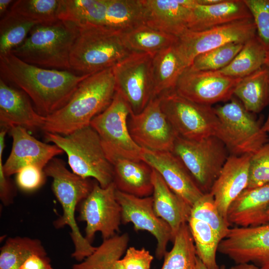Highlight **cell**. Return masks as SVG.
<instances>
[{
    "label": "cell",
    "mask_w": 269,
    "mask_h": 269,
    "mask_svg": "<svg viewBox=\"0 0 269 269\" xmlns=\"http://www.w3.org/2000/svg\"><path fill=\"white\" fill-rule=\"evenodd\" d=\"M90 75L41 68L23 61L11 52L0 54V78L22 90L43 116L64 106Z\"/></svg>",
    "instance_id": "obj_1"
},
{
    "label": "cell",
    "mask_w": 269,
    "mask_h": 269,
    "mask_svg": "<svg viewBox=\"0 0 269 269\" xmlns=\"http://www.w3.org/2000/svg\"><path fill=\"white\" fill-rule=\"evenodd\" d=\"M116 92L112 68L90 75L78 85L68 102L48 116L42 130L67 135L90 125L112 102Z\"/></svg>",
    "instance_id": "obj_2"
},
{
    "label": "cell",
    "mask_w": 269,
    "mask_h": 269,
    "mask_svg": "<svg viewBox=\"0 0 269 269\" xmlns=\"http://www.w3.org/2000/svg\"><path fill=\"white\" fill-rule=\"evenodd\" d=\"M78 33V25L63 20L36 24L24 41L11 52L32 65L68 70Z\"/></svg>",
    "instance_id": "obj_3"
},
{
    "label": "cell",
    "mask_w": 269,
    "mask_h": 269,
    "mask_svg": "<svg viewBox=\"0 0 269 269\" xmlns=\"http://www.w3.org/2000/svg\"><path fill=\"white\" fill-rule=\"evenodd\" d=\"M46 176L52 178V190L60 203L62 215L54 222L55 228L68 226L75 250L72 254L76 261L81 262L92 255L97 247H93L82 234L75 217L76 207L90 193L94 184L70 171L64 161L54 158L44 168Z\"/></svg>",
    "instance_id": "obj_4"
},
{
    "label": "cell",
    "mask_w": 269,
    "mask_h": 269,
    "mask_svg": "<svg viewBox=\"0 0 269 269\" xmlns=\"http://www.w3.org/2000/svg\"><path fill=\"white\" fill-rule=\"evenodd\" d=\"M45 139L65 152L75 174L95 178L105 188L113 182V169L97 132L90 125L67 135L45 133Z\"/></svg>",
    "instance_id": "obj_5"
},
{
    "label": "cell",
    "mask_w": 269,
    "mask_h": 269,
    "mask_svg": "<svg viewBox=\"0 0 269 269\" xmlns=\"http://www.w3.org/2000/svg\"><path fill=\"white\" fill-rule=\"evenodd\" d=\"M79 26L70 57L71 69L82 75L111 68L132 52L120 33L102 25Z\"/></svg>",
    "instance_id": "obj_6"
},
{
    "label": "cell",
    "mask_w": 269,
    "mask_h": 269,
    "mask_svg": "<svg viewBox=\"0 0 269 269\" xmlns=\"http://www.w3.org/2000/svg\"><path fill=\"white\" fill-rule=\"evenodd\" d=\"M230 100L214 108L219 121L216 136L229 155L253 154L267 143V133L240 101L233 97Z\"/></svg>",
    "instance_id": "obj_7"
},
{
    "label": "cell",
    "mask_w": 269,
    "mask_h": 269,
    "mask_svg": "<svg viewBox=\"0 0 269 269\" xmlns=\"http://www.w3.org/2000/svg\"><path fill=\"white\" fill-rule=\"evenodd\" d=\"M172 152L182 161L200 188L209 193L229 156L216 136L189 139L178 136Z\"/></svg>",
    "instance_id": "obj_8"
},
{
    "label": "cell",
    "mask_w": 269,
    "mask_h": 269,
    "mask_svg": "<svg viewBox=\"0 0 269 269\" xmlns=\"http://www.w3.org/2000/svg\"><path fill=\"white\" fill-rule=\"evenodd\" d=\"M132 112L122 94L116 90L109 106L91 122L90 126L100 136L107 155L141 160L142 148L133 139L128 128Z\"/></svg>",
    "instance_id": "obj_9"
},
{
    "label": "cell",
    "mask_w": 269,
    "mask_h": 269,
    "mask_svg": "<svg viewBox=\"0 0 269 269\" xmlns=\"http://www.w3.org/2000/svg\"><path fill=\"white\" fill-rule=\"evenodd\" d=\"M159 98L162 111L179 136L194 140L216 136L219 121L211 106L193 102L175 90Z\"/></svg>",
    "instance_id": "obj_10"
},
{
    "label": "cell",
    "mask_w": 269,
    "mask_h": 269,
    "mask_svg": "<svg viewBox=\"0 0 269 269\" xmlns=\"http://www.w3.org/2000/svg\"><path fill=\"white\" fill-rule=\"evenodd\" d=\"M257 34L253 17L239 20L201 31L187 30L174 46L187 67L198 55L232 42L244 43Z\"/></svg>",
    "instance_id": "obj_11"
},
{
    "label": "cell",
    "mask_w": 269,
    "mask_h": 269,
    "mask_svg": "<svg viewBox=\"0 0 269 269\" xmlns=\"http://www.w3.org/2000/svg\"><path fill=\"white\" fill-rule=\"evenodd\" d=\"M152 58L147 53L133 52L112 67L116 90L135 114L154 98Z\"/></svg>",
    "instance_id": "obj_12"
},
{
    "label": "cell",
    "mask_w": 269,
    "mask_h": 269,
    "mask_svg": "<svg viewBox=\"0 0 269 269\" xmlns=\"http://www.w3.org/2000/svg\"><path fill=\"white\" fill-rule=\"evenodd\" d=\"M114 182L105 188L95 183L89 195L79 204V220L85 221V238L90 243L96 232H101L103 240L120 231L122 208L116 196Z\"/></svg>",
    "instance_id": "obj_13"
},
{
    "label": "cell",
    "mask_w": 269,
    "mask_h": 269,
    "mask_svg": "<svg viewBox=\"0 0 269 269\" xmlns=\"http://www.w3.org/2000/svg\"><path fill=\"white\" fill-rule=\"evenodd\" d=\"M128 125L133 139L141 148L172 152L178 135L162 111L159 97L151 99L140 113L132 112Z\"/></svg>",
    "instance_id": "obj_14"
},
{
    "label": "cell",
    "mask_w": 269,
    "mask_h": 269,
    "mask_svg": "<svg viewBox=\"0 0 269 269\" xmlns=\"http://www.w3.org/2000/svg\"><path fill=\"white\" fill-rule=\"evenodd\" d=\"M241 79L224 75L217 71L198 70L189 66L180 75L175 91L193 102L211 106L230 100Z\"/></svg>",
    "instance_id": "obj_15"
},
{
    "label": "cell",
    "mask_w": 269,
    "mask_h": 269,
    "mask_svg": "<svg viewBox=\"0 0 269 269\" xmlns=\"http://www.w3.org/2000/svg\"><path fill=\"white\" fill-rule=\"evenodd\" d=\"M218 251L236 264L251 263L269 269V223L230 228Z\"/></svg>",
    "instance_id": "obj_16"
},
{
    "label": "cell",
    "mask_w": 269,
    "mask_h": 269,
    "mask_svg": "<svg viewBox=\"0 0 269 269\" xmlns=\"http://www.w3.org/2000/svg\"><path fill=\"white\" fill-rule=\"evenodd\" d=\"M116 196L122 208V223H132L135 231H146L152 235L157 241L156 258L164 257L168 243L173 242L174 237L168 224L156 215L152 196L139 197L117 189Z\"/></svg>",
    "instance_id": "obj_17"
},
{
    "label": "cell",
    "mask_w": 269,
    "mask_h": 269,
    "mask_svg": "<svg viewBox=\"0 0 269 269\" xmlns=\"http://www.w3.org/2000/svg\"><path fill=\"white\" fill-rule=\"evenodd\" d=\"M141 159L156 171L171 190L191 207L204 195L185 165L172 152L142 148Z\"/></svg>",
    "instance_id": "obj_18"
},
{
    "label": "cell",
    "mask_w": 269,
    "mask_h": 269,
    "mask_svg": "<svg viewBox=\"0 0 269 269\" xmlns=\"http://www.w3.org/2000/svg\"><path fill=\"white\" fill-rule=\"evenodd\" d=\"M8 131L12 138V145L3 164L4 172L7 177L29 165H35L44 169L56 156L64 152L55 144H47L36 139L22 127H12Z\"/></svg>",
    "instance_id": "obj_19"
},
{
    "label": "cell",
    "mask_w": 269,
    "mask_h": 269,
    "mask_svg": "<svg viewBox=\"0 0 269 269\" xmlns=\"http://www.w3.org/2000/svg\"><path fill=\"white\" fill-rule=\"evenodd\" d=\"M252 155H230L210 191L226 220L230 205L248 186Z\"/></svg>",
    "instance_id": "obj_20"
},
{
    "label": "cell",
    "mask_w": 269,
    "mask_h": 269,
    "mask_svg": "<svg viewBox=\"0 0 269 269\" xmlns=\"http://www.w3.org/2000/svg\"><path fill=\"white\" fill-rule=\"evenodd\" d=\"M145 24L176 37L188 30L196 0H142Z\"/></svg>",
    "instance_id": "obj_21"
},
{
    "label": "cell",
    "mask_w": 269,
    "mask_h": 269,
    "mask_svg": "<svg viewBox=\"0 0 269 269\" xmlns=\"http://www.w3.org/2000/svg\"><path fill=\"white\" fill-rule=\"evenodd\" d=\"M45 116L32 107L26 94L10 86L0 78V124L8 130L14 126L35 130L42 129Z\"/></svg>",
    "instance_id": "obj_22"
},
{
    "label": "cell",
    "mask_w": 269,
    "mask_h": 269,
    "mask_svg": "<svg viewBox=\"0 0 269 269\" xmlns=\"http://www.w3.org/2000/svg\"><path fill=\"white\" fill-rule=\"evenodd\" d=\"M107 158L113 167V182L117 190L139 197L152 194V168L149 165L142 160Z\"/></svg>",
    "instance_id": "obj_23"
},
{
    "label": "cell",
    "mask_w": 269,
    "mask_h": 269,
    "mask_svg": "<svg viewBox=\"0 0 269 269\" xmlns=\"http://www.w3.org/2000/svg\"><path fill=\"white\" fill-rule=\"evenodd\" d=\"M196 3L192 8L188 30L201 31L252 16L244 0H223L205 5Z\"/></svg>",
    "instance_id": "obj_24"
},
{
    "label": "cell",
    "mask_w": 269,
    "mask_h": 269,
    "mask_svg": "<svg viewBox=\"0 0 269 269\" xmlns=\"http://www.w3.org/2000/svg\"><path fill=\"white\" fill-rule=\"evenodd\" d=\"M153 208L156 215L166 222L174 237L181 226L188 223L191 207L167 186L152 169Z\"/></svg>",
    "instance_id": "obj_25"
},
{
    "label": "cell",
    "mask_w": 269,
    "mask_h": 269,
    "mask_svg": "<svg viewBox=\"0 0 269 269\" xmlns=\"http://www.w3.org/2000/svg\"><path fill=\"white\" fill-rule=\"evenodd\" d=\"M269 209V183L245 189L230 205L227 219L231 225L257 226Z\"/></svg>",
    "instance_id": "obj_26"
},
{
    "label": "cell",
    "mask_w": 269,
    "mask_h": 269,
    "mask_svg": "<svg viewBox=\"0 0 269 269\" xmlns=\"http://www.w3.org/2000/svg\"><path fill=\"white\" fill-rule=\"evenodd\" d=\"M186 67L174 44L156 54L152 61L154 98L175 90L177 81Z\"/></svg>",
    "instance_id": "obj_27"
},
{
    "label": "cell",
    "mask_w": 269,
    "mask_h": 269,
    "mask_svg": "<svg viewBox=\"0 0 269 269\" xmlns=\"http://www.w3.org/2000/svg\"><path fill=\"white\" fill-rule=\"evenodd\" d=\"M234 96L251 113L260 112L269 102V70L264 65L258 71L242 78Z\"/></svg>",
    "instance_id": "obj_28"
},
{
    "label": "cell",
    "mask_w": 269,
    "mask_h": 269,
    "mask_svg": "<svg viewBox=\"0 0 269 269\" xmlns=\"http://www.w3.org/2000/svg\"><path fill=\"white\" fill-rule=\"evenodd\" d=\"M145 24L142 0H108L105 26L120 34Z\"/></svg>",
    "instance_id": "obj_29"
},
{
    "label": "cell",
    "mask_w": 269,
    "mask_h": 269,
    "mask_svg": "<svg viewBox=\"0 0 269 269\" xmlns=\"http://www.w3.org/2000/svg\"><path fill=\"white\" fill-rule=\"evenodd\" d=\"M267 53L266 48L256 34L244 43L229 65L217 71L228 77L242 79L265 65Z\"/></svg>",
    "instance_id": "obj_30"
},
{
    "label": "cell",
    "mask_w": 269,
    "mask_h": 269,
    "mask_svg": "<svg viewBox=\"0 0 269 269\" xmlns=\"http://www.w3.org/2000/svg\"><path fill=\"white\" fill-rule=\"evenodd\" d=\"M125 45L132 52L152 56L173 45L177 37L143 24L120 34Z\"/></svg>",
    "instance_id": "obj_31"
},
{
    "label": "cell",
    "mask_w": 269,
    "mask_h": 269,
    "mask_svg": "<svg viewBox=\"0 0 269 269\" xmlns=\"http://www.w3.org/2000/svg\"><path fill=\"white\" fill-rule=\"evenodd\" d=\"M108 0H62L59 19L78 26L103 25Z\"/></svg>",
    "instance_id": "obj_32"
},
{
    "label": "cell",
    "mask_w": 269,
    "mask_h": 269,
    "mask_svg": "<svg viewBox=\"0 0 269 269\" xmlns=\"http://www.w3.org/2000/svg\"><path fill=\"white\" fill-rule=\"evenodd\" d=\"M129 237L127 233L103 240L94 252L72 269H114L115 263L127 250Z\"/></svg>",
    "instance_id": "obj_33"
},
{
    "label": "cell",
    "mask_w": 269,
    "mask_h": 269,
    "mask_svg": "<svg viewBox=\"0 0 269 269\" xmlns=\"http://www.w3.org/2000/svg\"><path fill=\"white\" fill-rule=\"evenodd\" d=\"M173 242L171 250L164 255L161 269H195L197 256L188 223L181 226Z\"/></svg>",
    "instance_id": "obj_34"
},
{
    "label": "cell",
    "mask_w": 269,
    "mask_h": 269,
    "mask_svg": "<svg viewBox=\"0 0 269 269\" xmlns=\"http://www.w3.org/2000/svg\"><path fill=\"white\" fill-rule=\"evenodd\" d=\"M62 0H18L8 13L36 24L59 20Z\"/></svg>",
    "instance_id": "obj_35"
},
{
    "label": "cell",
    "mask_w": 269,
    "mask_h": 269,
    "mask_svg": "<svg viewBox=\"0 0 269 269\" xmlns=\"http://www.w3.org/2000/svg\"><path fill=\"white\" fill-rule=\"evenodd\" d=\"M188 224L198 258L208 269H219L216 253L220 241L216 233L208 224L198 219L190 218Z\"/></svg>",
    "instance_id": "obj_36"
},
{
    "label": "cell",
    "mask_w": 269,
    "mask_h": 269,
    "mask_svg": "<svg viewBox=\"0 0 269 269\" xmlns=\"http://www.w3.org/2000/svg\"><path fill=\"white\" fill-rule=\"evenodd\" d=\"M35 253H46L38 239L8 238L0 248V269H19L25 260Z\"/></svg>",
    "instance_id": "obj_37"
},
{
    "label": "cell",
    "mask_w": 269,
    "mask_h": 269,
    "mask_svg": "<svg viewBox=\"0 0 269 269\" xmlns=\"http://www.w3.org/2000/svg\"><path fill=\"white\" fill-rule=\"evenodd\" d=\"M35 25L7 12L0 21V54L10 52L21 44Z\"/></svg>",
    "instance_id": "obj_38"
},
{
    "label": "cell",
    "mask_w": 269,
    "mask_h": 269,
    "mask_svg": "<svg viewBox=\"0 0 269 269\" xmlns=\"http://www.w3.org/2000/svg\"><path fill=\"white\" fill-rule=\"evenodd\" d=\"M190 218L202 221L212 229L220 242L227 235L231 225L220 213L213 195H204L192 206Z\"/></svg>",
    "instance_id": "obj_39"
},
{
    "label": "cell",
    "mask_w": 269,
    "mask_h": 269,
    "mask_svg": "<svg viewBox=\"0 0 269 269\" xmlns=\"http://www.w3.org/2000/svg\"><path fill=\"white\" fill-rule=\"evenodd\" d=\"M243 45L232 42L201 53L194 58L190 66L202 71L220 70L229 64Z\"/></svg>",
    "instance_id": "obj_40"
},
{
    "label": "cell",
    "mask_w": 269,
    "mask_h": 269,
    "mask_svg": "<svg viewBox=\"0 0 269 269\" xmlns=\"http://www.w3.org/2000/svg\"><path fill=\"white\" fill-rule=\"evenodd\" d=\"M269 183V142L251 156L247 188Z\"/></svg>",
    "instance_id": "obj_41"
},
{
    "label": "cell",
    "mask_w": 269,
    "mask_h": 269,
    "mask_svg": "<svg viewBox=\"0 0 269 269\" xmlns=\"http://www.w3.org/2000/svg\"><path fill=\"white\" fill-rule=\"evenodd\" d=\"M254 19L257 34L269 50V0H244Z\"/></svg>",
    "instance_id": "obj_42"
},
{
    "label": "cell",
    "mask_w": 269,
    "mask_h": 269,
    "mask_svg": "<svg viewBox=\"0 0 269 269\" xmlns=\"http://www.w3.org/2000/svg\"><path fill=\"white\" fill-rule=\"evenodd\" d=\"M153 256L144 248L130 247L125 256L115 264L114 269H150Z\"/></svg>",
    "instance_id": "obj_43"
},
{
    "label": "cell",
    "mask_w": 269,
    "mask_h": 269,
    "mask_svg": "<svg viewBox=\"0 0 269 269\" xmlns=\"http://www.w3.org/2000/svg\"><path fill=\"white\" fill-rule=\"evenodd\" d=\"M16 183L21 190L30 192L40 187L45 182L44 169L35 165L21 168L16 174Z\"/></svg>",
    "instance_id": "obj_44"
},
{
    "label": "cell",
    "mask_w": 269,
    "mask_h": 269,
    "mask_svg": "<svg viewBox=\"0 0 269 269\" xmlns=\"http://www.w3.org/2000/svg\"><path fill=\"white\" fill-rule=\"evenodd\" d=\"M7 130L2 128L0 132V198L5 205H8L12 203L15 195L13 186L4 173L2 163L4 138Z\"/></svg>",
    "instance_id": "obj_45"
},
{
    "label": "cell",
    "mask_w": 269,
    "mask_h": 269,
    "mask_svg": "<svg viewBox=\"0 0 269 269\" xmlns=\"http://www.w3.org/2000/svg\"><path fill=\"white\" fill-rule=\"evenodd\" d=\"M19 269H53L50 259L47 253H35L31 255L21 266Z\"/></svg>",
    "instance_id": "obj_46"
},
{
    "label": "cell",
    "mask_w": 269,
    "mask_h": 269,
    "mask_svg": "<svg viewBox=\"0 0 269 269\" xmlns=\"http://www.w3.org/2000/svg\"><path fill=\"white\" fill-rule=\"evenodd\" d=\"M14 2L11 0H0V15L3 17L8 11L10 4Z\"/></svg>",
    "instance_id": "obj_47"
},
{
    "label": "cell",
    "mask_w": 269,
    "mask_h": 269,
    "mask_svg": "<svg viewBox=\"0 0 269 269\" xmlns=\"http://www.w3.org/2000/svg\"><path fill=\"white\" fill-rule=\"evenodd\" d=\"M229 269H260V268L253 264L243 263L236 264Z\"/></svg>",
    "instance_id": "obj_48"
},
{
    "label": "cell",
    "mask_w": 269,
    "mask_h": 269,
    "mask_svg": "<svg viewBox=\"0 0 269 269\" xmlns=\"http://www.w3.org/2000/svg\"><path fill=\"white\" fill-rule=\"evenodd\" d=\"M197 2L201 5H211L221 2L223 0H197Z\"/></svg>",
    "instance_id": "obj_49"
},
{
    "label": "cell",
    "mask_w": 269,
    "mask_h": 269,
    "mask_svg": "<svg viewBox=\"0 0 269 269\" xmlns=\"http://www.w3.org/2000/svg\"><path fill=\"white\" fill-rule=\"evenodd\" d=\"M195 269H208L197 257ZM219 269H226L225 266L223 265Z\"/></svg>",
    "instance_id": "obj_50"
},
{
    "label": "cell",
    "mask_w": 269,
    "mask_h": 269,
    "mask_svg": "<svg viewBox=\"0 0 269 269\" xmlns=\"http://www.w3.org/2000/svg\"><path fill=\"white\" fill-rule=\"evenodd\" d=\"M269 223V209L260 219L258 225ZM258 226V225H257Z\"/></svg>",
    "instance_id": "obj_51"
},
{
    "label": "cell",
    "mask_w": 269,
    "mask_h": 269,
    "mask_svg": "<svg viewBox=\"0 0 269 269\" xmlns=\"http://www.w3.org/2000/svg\"><path fill=\"white\" fill-rule=\"evenodd\" d=\"M262 129L266 133H269V113L266 121L262 126Z\"/></svg>",
    "instance_id": "obj_52"
},
{
    "label": "cell",
    "mask_w": 269,
    "mask_h": 269,
    "mask_svg": "<svg viewBox=\"0 0 269 269\" xmlns=\"http://www.w3.org/2000/svg\"><path fill=\"white\" fill-rule=\"evenodd\" d=\"M265 66L269 70V50L267 51L266 60L265 64Z\"/></svg>",
    "instance_id": "obj_53"
}]
</instances>
